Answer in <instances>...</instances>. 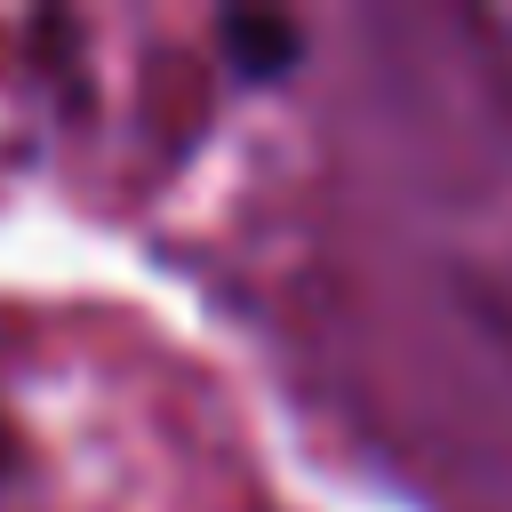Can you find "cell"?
Returning a JSON list of instances; mask_svg holds the SVG:
<instances>
[{
    "instance_id": "6da1fadb",
    "label": "cell",
    "mask_w": 512,
    "mask_h": 512,
    "mask_svg": "<svg viewBox=\"0 0 512 512\" xmlns=\"http://www.w3.org/2000/svg\"><path fill=\"white\" fill-rule=\"evenodd\" d=\"M224 56L248 72V80H272L296 64V24L288 16H232L224 24Z\"/></svg>"
},
{
    "instance_id": "7a4b0ae2",
    "label": "cell",
    "mask_w": 512,
    "mask_h": 512,
    "mask_svg": "<svg viewBox=\"0 0 512 512\" xmlns=\"http://www.w3.org/2000/svg\"><path fill=\"white\" fill-rule=\"evenodd\" d=\"M0 480H8V448H0Z\"/></svg>"
}]
</instances>
